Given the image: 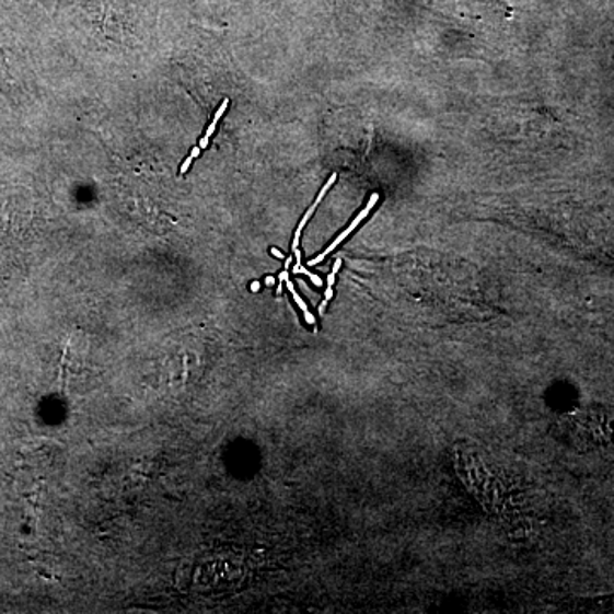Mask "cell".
Returning <instances> with one entry per match:
<instances>
[{"label":"cell","instance_id":"obj_1","mask_svg":"<svg viewBox=\"0 0 614 614\" xmlns=\"http://www.w3.org/2000/svg\"><path fill=\"white\" fill-rule=\"evenodd\" d=\"M378 200L379 194L372 195L371 200H369V204L366 205V209H363L362 212H360L359 216L356 217V221L350 224V228L345 229V231L341 232L340 236L336 238V240L333 241L332 246H329L328 250H325V253H321L317 258L311 259V267H314V265H317V263L323 262V259H325L326 256H328L336 246H340V244L344 243V241L347 240V238L350 236V234H352V232L356 231L357 228H359L360 222H362L363 219L369 216V212L374 209V205L378 204Z\"/></svg>","mask_w":614,"mask_h":614},{"label":"cell","instance_id":"obj_2","mask_svg":"<svg viewBox=\"0 0 614 614\" xmlns=\"http://www.w3.org/2000/svg\"><path fill=\"white\" fill-rule=\"evenodd\" d=\"M335 182H336V174H332V178H329L328 182H326V185L323 186V189H321L320 195H317L316 201H314V204L311 205L310 210H308V212H305V216L302 217L301 224H299L298 231H296L294 241H292V252H294L296 259H298V265H301V252H299V240H301L302 231H304L305 224L310 222L311 217H313V213L316 212L317 205H320V201L323 200V197H325V195L328 194V189L332 188L333 183Z\"/></svg>","mask_w":614,"mask_h":614},{"label":"cell","instance_id":"obj_3","mask_svg":"<svg viewBox=\"0 0 614 614\" xmlns=\"http://www.w3.org/2000/svg\"><path fill=\"white\" fill-rule=\"evenodd\" d=\"M228 106H229V101L225 100L224 103H222L221 108L217 109L216 116H213L212 125H210V127L207 128V134H205L204 139L200 140V149H207V146H209L210 137L213 136V131H216L217 124H219V120H221L222 115H224L225 109H228Z\"/></svg>","mask_w":614,"mask_h":614},{"label":"cell","instance_id":"obj_4","mask_svg":"<svg viewBox=\"0 0 614 614\" xmlns=\"http://www.w3.org/2000/svg\"><path fill=\"white\" fill-rule=\"evenodd\" d=\"M287 287H289L290 294L294 296V301L298 302L299 308H301L302 313H304L305 321H308V323H310V325H314L313 314H311L310 310H308V304H305V302L302 301L301 298H299V294H298V292H296V289H294V286H292V282H289V280H287Z\"/></svg>","mask_w":614,"mask_h":614},{"label":"cell","instance_id":"obj_5","mask_svg":"<svg viewBox=\"0 0 614 614\" xmlns=\"http://www.w3.org/2000/svg\"><path fill=\"white\" fill-rule=\"evenodd\" d=\"M287 280H289V271L286 270L282 271V274H280V282H287Z\"/></svg>","mask_w":614,"mask_h":614},{"label":"cell","instance_id":"obj_6","mask_svg":"<svg viewBox=\"0 0 614 614\" xmlns=\"http://www.w3.org/2000/svg\"><path fill=\"white\" fill-rule=\"evenodd\" d=\"M200 148H195L194 151H192V154L189 155H194V158H198V155H200Z\"/></svg>","mask_w":614,"mask_h":614},{"label":"cell","instance_id":"obj_7","mask_svg":"<svg viewBox=\"0 0 614 614\" xmlns=\"http://www.w3.org/2000/svg\"><path fill=\"white\" fill-rule=\"evenodd\" d=\"M271 253H274L275 256H277V258H283L282 253L279 252V250H271Z\"/></svg>","mask_w":614,"mask_h":614},{"label":"cell","instance_id":"obj_8","mask_svg":"<svg viewBox=\"0 0 614 614\" xmlns=\"http://www.w3.org/2000/svg\"><path fill=\"white\" fill-rule=\"evenodd\" d=\"M252 289L253 290H258L259 289V283H256V282L253 283Z\"/></svg>","mask_w":614,"mask_h":614},{"label":"cell","instance_id":"obj_9","mask_svg":"<svg viewBox=\"0 0 614 614\" xmlns=\"http://www.w3.org/2000/svg\"><path fill=\"white\" fill-rule=\"evenodd\" d=\"M267 283H268V286H271V283H274V279H271V277H268Z\"/></svg>","mask_w":614,"mask_h":614}]
</instances>
